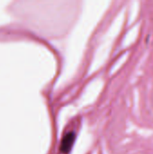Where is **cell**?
Here are the masks:
<instances>
[{"label": "cell", "instance_id": "obj_1", "mask_svg": "<svg viewBox=\"0 0 153 154\" xmlns=\"http://www.w3.org/2000/svg\"><path fill=\"white\" fill-rule=\"evenodd\" d=\"M75 138H76V134L74 132H69L64 135L60 143V150L62 153L67 154L70 152L72 145L74 143Z\"/></svg>", "mask_w": 153, "mask_h": 154}]
</instances>
